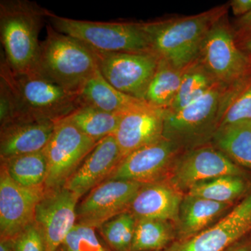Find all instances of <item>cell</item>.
Listing matches in <instances>:
<instances>
[{"label":"cell","instance_id":"cell-1","mask_svg":"<svg viewBox=\"0 0 251 251\" xmlns=\"http://www.w3.org/2000/svg\"><path fill=\"white\" fill-rule=\"evenodd\" d=\"M229 4L193 16L145 22L151 51L173 67L184 69L196 60L209 29L227 14Z\"/></svg>","mask_w":251,"mask_h":251},{"label":"cell","instance_id":"cell-2","mask_svg":"<svg viewBox=\"0 0 251 251\" xmlns=\"http://www.w3.org/2000/svg\"><path fill=\"white\" fill-rule=\"evenodd\" d=\"M49 11L28 0L0 1L1 54L14 72L35 70L40 50L39 33Z\"/></svg>","mask_w":251,"mask_h":251},{"label":"cell","instance_id":"cell-3","mask_svg":"<svg viewBox=\"0 0 251 251\" xmlns=\"http://www.w3.org/2000/svg\"><path fill=\"white\" fill-rule=\"evenodd\" d=\"M0 80L9 86L26 117L56 122L69 116L80 105L78 94L66 90L36 69L14 72L2 54Z\"/></svg>","mask_w":251,"mask_h":251},{"label":"cell","instance_id":"cell-4","mask_svg":"<svg viewBox=\"0 0 251 251\" xmlns=\"http://www.w3.org/2000/svg\"><path fill=\"white\" fill-rule=\"evenodd\" d=\"M99 69L93 49L72 36L55 30L50 25L41 41L36 70L63 88L78 94Z\"/></svg>","mask_w":251,"mask_h":251},{"label":"cell","instance_id":"cell-5","mask_svg":"<svg viewBox=\"0 0 251 251\" xmlns=\"http://www.w3.org/2000/svg\"><path fill=\"white\" fill-rule=\"evenodd\" d=\"M48 19L55 30L72 36L95 50L104 52H151L145 22L80 21L49 11Z\"/></svg>","mask_w":251,"mask_h":251},{"label":"cell","instance_id":"cell-6","mask_svg":"<svg viewBox=\"0 0 251 251\" xmlns=\"http://www.w3.org/2000/svg\"><path fill=\"white\" fill-rule=\"evenodd\" d=\"M227 89L218 82L184 108L176 111L165 110L163 138L183 151L210 144L219 127L221 104Z\"/></svg>","mask_w":251,"mask_h":251},{"label":"cell","instance_id":"cell-7","mask_svg":"<svg viewBox=\"0 0 251 251\" xmlns=\"http://www.w3.org/2000/svg\"><path fill=\"white\" fill-rule=\"evenodd\" d=\"M216 82L229 87L251 73V57L239 49L227 15L209 29L197 58Z\"/></svg>","mask_w":251,"mask_h":251},{"label":"cell","instance_id":"cell-8","mask_svg":"<svg viewBox=\"0 0 251 251\" xmlns=\"http://www.w3.org/2000/svg\"><path fill=\"white\" fill-rule=\"evenodd\" d=\"M97 143L65 119L56 122L44 150L48 163L45 191L64 187Z\"/></svg>","mask_w":251,"mask_h":251},{"label":"cell","instance_id":"cell-9","mask_svg":"<svg viewBox=\"0 0 251 251\" xmlns=\"http://www.w3.org/2000/svg\"><path fill=\"white\" fill-rule=\"evenodd\" d=\"M94 50L99 71L107 82L120 92L143 100L149 84L156 72L159 57L151 52Z\"/></svg>","mask_w":251,"mask_h":251},{"label":"cell","instance_id":"cell-10","mask_svg":"<svg viewBox=\"0 0 251 251\" xmlns=\"http://www.w3.org/2000/svg\"><path fill=\"white\" fill-rule=\"evenodd\" d=\"M242 174V170L227 155L212 144H207L183 151L166 181L183 193L209 180Z\"/></svg>","mask_w":251,"mask_h":251},{"label":"cell","instance_id":"cell-11","mask_svg":"<svg viewBox=\"0 0 251 251\" xmlns=\"http://www.w3.org/2000/svg\"><path fill=\"white\" fill-rule=\"evenodd\" d=\"M183 151L177 145L163 138L125 157L107 180H128L143 184L166 181Z\"/></svg>","mask_w":251,"mask_h":251},{"label":"cell","instance_id":"cell-12","mask_svg":"<svg viewBox=\"0 0 251 251\" xmlns=\"http://www.w3.org/2000/svg\"><path fill=\"white\" fill-rule=\"evenodd\" d=\"M143 185L128 180L103 181L77 204V224L98 229L109 220L126 212Z\"/></svg>","mask_w":251,"mask_h":251},{"label":"cell","instance_id":"cell-13","mask_svg":"<svg viewBox=\"0 0 251 251\" xmlns=\"http://www.w3.org/2000/svg\"><path fill=\"white\" fill-rule=\"evenodd\" d=\"M251 230V194L216 224L165 251H226Z\"/></svg>","mask_w":251,"mask_h":251},{"label":"cell","instance_id":"cell-14","mask_svg":"<svg viewBox=\"0 0 251 251\" xmlns=\"http://www.w3.org/2000/svg\"><path fill=\"white\" fill-rule=\"evenodd\" d=\"M79 200L65 187L44 191L36 206L34 222L44 234L46 251H57L76 224Z\"/></svg>","mask_w":251,"mask_h":251},{"label":"cell","instance_id":"cell-15","mask_svg":"<svg viewBox=\"0 0 251 251\" xmlns=\"http://www.w3.org/2000/svg\"><path fill=\"white\" fill-rule=\"evenodd\" d=\"M44 188H29L17 184L1 168L0 172V236L12 240L34 221L36 206Z\"/></svg>","mask_w":251,"mask_h":251},{"label":"cell","instance_id":"cell-16","mask_svg":"<svg viewBox=\"0 0 251 251\" xmlns=\"http://www.w3.org/2000/svg\"><path fill=\"white\" fill-rule=\"evenodd\" d=\"M122 159L115 137H106L98 142L64 187L81 198L108 179Z\"/></svg>","mask_w":251,"mask_h":251},{"label":"cell","instance_id":"cell-17","mask_svg":"<svg viewBox=\"0 0 251 251\" xmlns=\"http://www.w3.org/2000/svg\"><path fill=\"white\" fill-rule=\"evenodd\" d=\"M165 110L148 105L122 115L115 137L123 158L163 138Z\"/></svg>","mask_w":251,"mask_h":251},{"label":"cell","instance_id":"cell-18","mask_svg":"<svg viewBox=\"0 0 251 251\" xmlns=\"http://www.w3.org/2000/svg\"><path fill=\"white\" fill-rule=\"evenodd\" d=\"M54 126L55 122L32 117L1 125L0 158L44 151L53 133Z\"/></svg>","mask_w":251,"mask_h":251},{"label":"cell","instance_id":"cell-19","mask_svg":"<svg viewBox=\"0 0 251 251\" xmlns=\"http://www.w3.org/2000/svg\"><path fill=\"white\" fill-rule=\"evenodd\" d=\"M183 194L168 181L144 184L130 204L129 211L137 220L177 222Z\"/></svg>","mask_w":251,"mask_h":251},{"label":"cell","instance_id":"cell-20","mask_svg":"<svg viewBox=\"0 0 251 251\" xmlns=\"http://www.w3.org/2000/svg\"><path fill=\"white\" fill-rule=\"evenodd\" d=\"M80 105H88L110 113L124 115L149 104L112 87L99 69L87 81L78 93Z\"/></svg>","mask_w":251,"mask_h":251},{"label":"cell","instance_id":"cell-21","mask_svg":"<svg viewBox=\"0 0 251 251\" xmlns=\"http://www.w3.org/2000/svg\"><path fill=\"white\" fill-rule=\"evenodd\" d=\"M231 204L186 194L180 206L176 222L178 240L193 237L209 227Z\"/></svg>","mask_w":251,"mask_h":251},{"label":"cell","instance_id":"cell-22","mask_svg":"<svg viewBox=\"0 0 251 251\" xmlns=\"http://www.w3.org/2000/svg\"><path fill=\"white\" fill-rule=\"evenodd\" d=\"M211 144L236 164L251 170V121L219 128Z\"/></svg>","mask_w":251,"mask_h":251},{"label":"cell","instance_id":"cell-23","mask_svg":"<svg viewBox=\"0 0 251 251\" xmlns=\"http://www.w3.org/2000/svg\"><path fill=\"white\" fill-rule=\"evenodd\" d=\"M1 168L21 186L45 189L48 163L44 151L1 158Z\"/></svg>","mask_w":251,"mask_h":251},{"label":"cell","instance_id":"cell-24","mask_svg":"<svg viewBox=\"0 0 251 251\" xmlns=\"http://www.w3.org/2000/svg\"><path fill=\"white\" fill-rule=\"evenodd\" d=\"M184 70L160 59L143 100L154 108L165 110L169 108L179 90Z\"/></svg>","mask_w":251,"mask_h":251},{"label":"cell","instance_id":"cell-25","mask_svg":"<svg viewBox=\"0 0 251 251\" xmlns=\"http://www.w3.org/2000/svg\"><path fill=\"white\" fill-rule=\"evenodd\" d=\"M122 115L103 111L88 105H80L65 120L96 142L115 134Z\"/></svg>","mask_w":251,"mask_h":251},{"label":"cell","instance_id":"cell-26","mask_svg":"<svg viewBox=\"0 0 251 251\" xmlns=\"http://www.w3.org/2000/svg\"><path fill=\"white\" fill-rule=\"evenodd\" d=\"M247 121H251V73L227 87L221 104L218 129Z\"/></svg>","mask_w":251,"mask_h":251},{"label":"cell","instance_id":"cell-27","mask_svg":"<svg viewBox=\"0 0 251 251\" xmlns=\"http://www.w3.org/2000/svg\"><path fill=\"white\" fill-rule=\"evenodd\" d=\"M218 83L197 59L185 68L181 85L173 103L166 110L176 111L204 95Z\"/></svg>","mask_w":251,"mask_h":251},{"label":"cell","instance_id":"cell-28","mask_svg":"<svg viewBox=\"0 0 251 251\" xmlns=\"http://www.w3.org/2000/svg\"><path fill=\"white\" fill-rule=\"evenodd\" d=\"M174 237V228L171 222L137 220L131 251H164L171 245Z\"/></svg>","mask_w":251,"mask_h":251},{"label":"cell","instance_id":"cell-29","mask_svg":"<svg viewBox=\"0 0 251 251\" xmlns=\"http://www.w3.org/2000/svg\"><path fill=\"white\" fill-rule=\"evenodd\" d=\"M247 189V183L242 176L228 175L196 185L188 191L187 195L214 202L232 204Z\"/></svg>","mask_w":251,"mask_h":251},{"label":"cell","instance_id":"cell-30","mask_svg":"<svg viewBox=\"0 0 251 251\" xmlns=\"http://www.w3.org/2000/svg\"><path fill=\"white\" fill-rule=\"evenodd\" d=\"M137 220L129 211L112 218L99 228L103 243L110 251H131Z\"/></svg>","mask_w":251,"mask_h":251},{"label":"cell","instance_id":"cell-31","mask_svg":"<svg viewBox=\"0 0 251 251\" xmlns=\"http://www.w3.org/2000/svg\"><path fill=\"white\" fill-rule=\"evenodd\" d=\"M96 229L92 226L76 223L63 245L69 251H106V246L99 239Z\"/></svg>","mask_w":251,"mask_h":251},{"label":"cell","instance_id":"cell-32","mask_svg":"<svg viewBox=\"0 0 251 251\" xmlns=\"http://www.w3.org/2000/svg\"><path fill=\"white\" fill-rule=\"evenodd\" d=\"M11 241L14 251H46L44 234L34 221Z\"/></svg>","mask_w":251,"mask_h":251},{"label":"cell","instance_id":"cell-33","mask_svg":"<svg viewBox=\"0 0 251 251\" xmlns=\"http://www.w3.org/2000/svg\"><path fill=\"white\" fill-rule=\"evenodd\" d=\"M27 117L23 115L17 99L4 80H0V124L6 125L18 119Z\"/></svg>","mask_w":251,"mask_h":251},{"label":"cell","instance_id":"cell-34","mask_svg":"<svg viewBox=\"0 0 251 251\" xmlns=\"http://www.w3.org/2000/svg\"><path fill=\"white\" fill-rule=\"evenodd\" d=\"M228 4L234 16L238 18L245 16L251 11V0H232Z\"/></svg>","mask_w":251,"mask_h":251},{"label":"cell","instance_id":"cell-35","mask_svg":"<svg viewBox=\"0 0 251 251\" xmlns=\"http://www.w3.org/2000/svg\"><path fill=\"white\" fill-rule=\"evenodd\" d=\"M235 39L238 46L243 52H247V54H251V30L245 32L235 33Z\"/></svg>","mask_w":251,"mask_h":251},{"label":"cell","instance_id":"cell-36","mask_svg":"<svg viewBox=\"0 0 251 251\" xmlns=\"http://www.w3.org/2000/svg\"><path fill=\"white\" fill-rule=\"evenodd\" d=\"M233 29L234 32H245V31L251 30V11L249 14L242 16V17L237 18L235 21V24Z\"/></svg>","mask_w":251,"mask_h":251},{"label":"cell","instance_id":"cell-37","mask_svg":"<svg viewBox=\"0 0 251 251\" xmlns=\"http://www.w3.org/2000/svg\"><path fill=\"white\" fill-rule=\"evenodd\" d=\"M237 244V243H236ZM226 251H251V244H235L228 248Z\"/></svg>","mask_w":251,"mask_h":251},{"label":"cell","instance_id":"cell-38","mask_svg":"<svg viewBox=\"0 0 251 251\" xmlns=\"http://www.w3.org/2000/svg\"><path fill=\"white\" fill-rule=\"evenodd\" d=\"M0 251H14L11 241L0 239Z\"/></svg>","mask_w":251,"mask_h":251},{"label":"cell","instance_id":"cell-39","mask_svg":"<svg viewBox=\"0 0 251 251\" xmlns=\"http://www.w3.org/2000/svg\"><path fill=\"white\" fill-rule=\"evenodd\" d=\"M57 251H69L68 250L67 248L64 247V246L63 245V244H62V245L61 246V247H59L58 249H57Z\"/></svg>","mask_w":251,"mask_h":251},{"label":"cell","instance_id":"cell-40","mask_svg":"<svg viewBox=\"0 0 251 251\" xmlns=\"http://www.w3.org/2000/svg\"><path fill=\"white\" fill-rule=\"evenodd\" d=\"M109 251V249H108V248H107V251Z\"/></svg>","mask_w":251,"mask_h":251},{"label":"cell","instance_id":"cell-41","mask_svg":"<svg viewBox=\"0 0 251 251\" xmlns=\"http://www.w3.org/2000/svg\"></svg>","mask_w":251,"mask_h":251}]
</instances>
